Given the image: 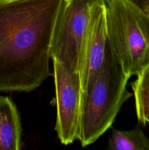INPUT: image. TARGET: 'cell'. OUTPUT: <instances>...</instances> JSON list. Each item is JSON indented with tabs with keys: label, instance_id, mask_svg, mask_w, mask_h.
Segmentation results:
<instances>
[{
	"label": "cell",
	"instance_id": "cell-4",
	"mask_svg": "<svg viewBox=\"0 0 149 150\" xmlns=\"http://www.w3.org/2000/svg\"><path fill=\"white\" fill-rule=\"evenodd\" d=\"M98 0H63L51 43V58L80 73L92 7Z\"/></svg>",
	"mask_w": 149,
	"mask_h": 150
},
{
	"label": "cell",
	"instance_id": "cell-6",
	"mask_svg": "<svg viewBox=\"0 0 149 150\" xmlns=\"http://www.w3.org/2000/svg\"><path fill=\"white\" fill-rule=\"evenodd\" d=\"M105 0H98L91 10L87 32L83 42L80 75L83 92L94 81L105 62L108 48Z\"/></svg>",
	"mask_w": 149,
	"mask_h": 150
},
{
	"label": "cell",
	"instance_id": "cell-1",
	"mask_svg": "<svg viewBox=\"0 0 149 150\" xmlns=\"http://www.w3.org/2000/svg\"><path fill=\"white\" fill-rule=\"evenodd\" d=\"M63 0H0V92H29L52 76L51 43Z\"/></svg>",
	"mask_w": 149,
	"mask_h": 150
},
{
	"label": "cell",
	"instance_id": "cell-8",
	"mask_svg": "<svg viewBox=\"0 0 149 150\" xmlns=\"http://www.w3.org/2000/svg\"><path fill=\"white\" fill-rule=\"evenodd\" d=\"M109 150H149V139L140 127L130 130L112 128Z\"/></svg>",
	"mask_w": 149,
	"mask_h": 150
},
{
	"label": "cell",
	"instance_id": "cell-3",
	"mask_svg": "<svg viewBox=\"0 0 149 150\" xmlns=\"http://www.w3.org/2000/svg\"><path fill=\"white\" fill-rule=\"evenodd\" d=\"M110 51L129 77L149 65V15L132 0H105Z\"/></svg>",
	"mask_w": 149,
	"mask_h": 150
},
{
	"label": "cell",
	"instance_id": "cell-10",
	"mask_svg": "<svg viewBox=\"0 0 149 150\" xmlns=\"http://www.w3.org/2000/svg\"><path fill=\"white\" fill-rule=\"evenodd\" d=\"M132 1L143 10L144 7L146 6V4H147V3L148 2L149 0H132Z\"/></svg>",
	"mask_w": 149,
	"mask_h": 150
},
{
	"label": "cell",
	"instance_id": "cell-2",
	"mask_svg": "<svg viewBox=\"0 0 149 150\" xmlns=\"http://www.w3.org/2000/svg\"><path fill=\"white\" fill-rule=\"evenodd\" d=\"M129 79L108 43L103 65L83 92L77 137L83 147L94 143L111 127L123 104L132 95L127 89Z\"/></svg>",
	"mask_w": 149,
	"mask_h": 150
},
{
	"label": "cell",
	"instance_id": "cell-12",
	"mask_svg": "<svg viewBox=\"0 0 149 150\" xmlns=\"http://www.w3.org/2000/svg\"><path fill=\"white\" fill-rule=\"evenodd\" d=\"M148 123H149V116L146 118V124H148Z\"/></svg>",
	"mask_w": 149,
	"mask_h": 150
},
{
	"label": "cell",
	"instance_id": "cell-9",
	"mask_svg": "<svg viewBox=\"0 0 149 150\" xmlns=\"http://www.w3.org/2000/svg\"><path fill=\"white\" fill-rule=\"evenodd\" d=\"M135 100V108L138 121L145 126L146 118L149 116V65L137 76L131 83Z\"/></svg>",
	"mask_w": 149,
	"mask_h": 150
},
{
	"label": "cell",
	"instance_id": "cell-5",
	"mask_svg": "<svg viewBox=\"0 0 149 150\" xmlns=\"http://www.w3.org/2000/svg\"><path fill=\"white\" fill-rule=\"evenodd\" d=\"M56 98L55 130L61 144L68 145L77 139L81 114V78L78 71L52 60Z\"/></svg>",
	"mask_w": 149,
	"mask_h": 150
},
{
	"label": "cell",
	"instance_id": "cell-11",
	"mask_svg": "<svg viewBox=\"0 0 149 150\" xmlns=\"http://www.w3.org/2000/svg\"><path fill=\"white\" fill-rule=\"evenodd\" d=\"M143 10H144V11L148 15H149V1H148V2L147 3V4H146L145 7H144Z\"/></svg>",
	"mask_w": 149,
	"mask_h": 150
},
{
	"label": "cell",
	"instance_id": "cell-7",
	"mask_svg": "<svg viewBox=\"0 0 149 150\" xmlns=\"http://www.w3.org/2000/svg\"><path fill=\"white\" fill-rule=\"evenodd\" d=\"M21 123L11 98L0 95V150H20L22 147Z\"/></svg>",
	"mask_w": 149,
	"mask_h": 150
}]
</instances>
